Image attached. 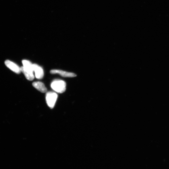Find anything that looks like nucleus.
I'll list each match as a JSON object with an SVG mask.
<instances>
[{
	"mask_svg": "<svg viewBox=\"0 0 169 169\" xmlns=\"http://www.w3.org/2000/svg\"><path fill=\"white\" fill-rule=\"evenodd\" d=\"M51 87L54 91L57 93H62L66 90V84L64 81L56 79L52 82Z\"/></svg>",
	"mask_w": 169,
	"mask_h": 169,
	"instance_id": "obj_1",
	"label": "nucleus"
},
{
	"mask_svg": "<svg viewBox=\"0 0 169 169\" xmlns=\"http://www.w3.org/2000/svg\"><path fill=\"white\" fill-rule=\"evenodd\" d=\"M58 98V95L55 92H47L46 95V100L48 106L52 109L55 106L56 102Z\"/></svg>",
	"mask_w": 169,
	"mask_h": 169,
	"instance_id": "obj_2",
	"label": "nucleus"
},
{
	"mask_svg": "<svg viewBox=\"0 0 169 169\" xmlns=\"http://www.w3.org/2000/svg\"><path fill=\"white\" fill-rule=\"evenodd\" d=\"M50 73L52 74H58L64 77L72 78L76 77V75L71 72H69L59 70H51Z\"/></svg>",
	"mask_w": 169,
	"mask_h": 169,
	"instance_id": "obj_3",
	"label": "nucleus"
},
{
	"mask_svg": "<svg viewBox=\"0 0 169 169\" xmlns=\"http://www.w3.org/2000/svg\"><path fill=\"white\" fill-rule=\"evenodd\" d=\"M33 71L35 72L36 78L39 79H42L44 75V71L42 68L36 64H33Z\"/></svg>",
	"mask_w": 169,
	"mask_h": 169,
	"instance_id": "obj_4",
	"label": "nucleus"
},
{
	"mask_svg": "<svg viewBox=\"0 0 169 169\" xmlns=\"http://www.w3.org/2000/svg\"><path fill=\"white\" fill-rule=\"evenodd\" d=\"M5 64L8 68L15 73L19 74L21 73V68L14 63L9 60H6L5 62Z\"/></svg>",
	"mask_w": 169,
	"mask_h": 169,
	"instance_id": "obj_5",
	"label": "nucleus"
},
{
	"mask_svg": "<svg viewBox=\"0 0 169 169\" xmlns=\"http://www.w3.org/2000/svg\"><path fill=\"white\" fill-rule=\"evenodd\" d=\"M33 86L37 90L42 93H45L47 89L42 82H34L32 84Z\"/></svg>",
	"mask_w": 169,
	"mask_h": 169,
	"instance_id": "obj_6",
	"label": "nucleus"
},
{
	"mask_svg": "<svg viewBox=\"0 0 169 169\" xmlns=\"http://www.w3.org/2000/svg\"><path fill=\"white\" fill-rule=\"evenodd\" d=\"M22 63L23 65V68L25 71L33 72V64L30 61L27 60H23Z\"/></svg>",
	"mask_w": 169,
	"mask_h": 169,
	"instance_id": "obj_7",
	"label": "nucleus"
},
{
	"mask_svg": "<svg viewBox=\"0 0 169 169\" xmlns=\"http://www.w3.org/2000/svg\"><path fill=\"white\" fill-rule=\"evenodd\" d=\"M21 72L23 73L25 77L28 80L32 81L34 79V76L33 72H31L25 71L22 66L21 68Z\"/></svg>",
	"mask_w": 169,
	"mask_h": 169,
	"instance_id": "obj_8",
	"label": "nucleus"
}]
</instances>
